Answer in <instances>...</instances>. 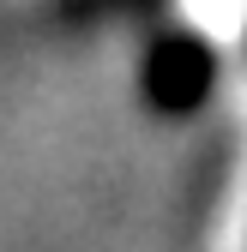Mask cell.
<instances>
[{
    "instance_id": "1",
    "label": "cell",
    "mask_w": 247,
    "mask_h": 252,
    "mask_svg": "<svg viewBox=\"0 0 247 252\" xmlns=\"http://www.w3.org/2000/svg\"><path fill=\"white\" fill-rule=\"evenodd\" d=\"M223 78V54L205 30L175 24L163 36H151V48L139 54V102L157 120H187L217 96Z\"/></svg>"
}]
</instances>
